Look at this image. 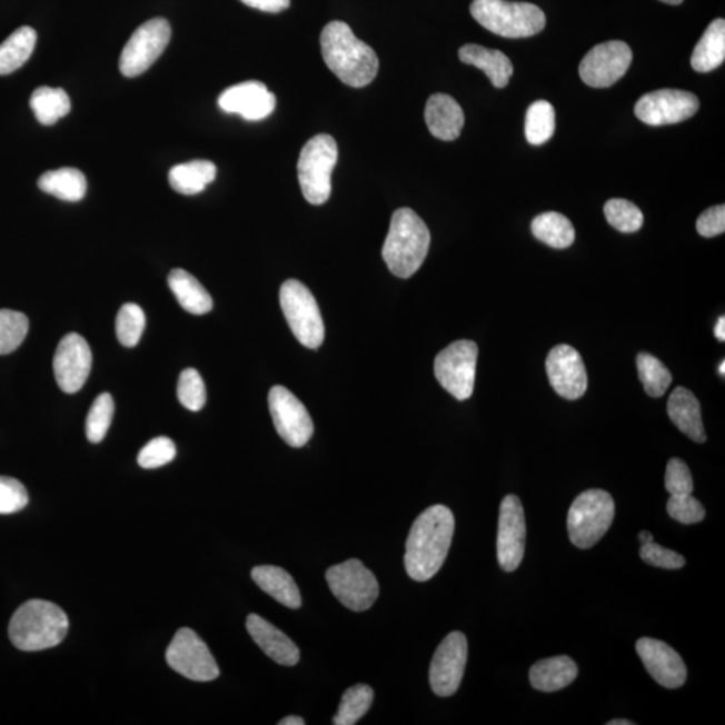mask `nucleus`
<instances>
[{
    "mask_svg": "<svg viewBox=\"0 0 725 725\" xmlns=\"http://www.w3.org/2000/svg\"><path fill=\"white\" fill-rule=\"evenodd\" d=\"M640 559L647 565L666 568L678 569L685 566V558L672 549L659 546L655 540L646 544H640L639 549Z\"/></svg>",
    "mask_w": 725,
    "mask_h": 725,
    "instance_id": "nucleus-47",
    "label": "nucleus"
},
{
    "mask_svg": "<svg viewBox=\"0 0 725 725\" xmlns=\"http://www.w3.org/2000/svg\"><path fill=\"white\" fill-rule=\"evenodd\" d=\"M171 40V26L165 18H155L136 30L120 56L122 76L132 79L157 62Z\"/></svg>",
    "mask_w": 725,
    "mask_h": 725,
    "instance_id": "nucleus-11",
    "label": "nucleus"
},
{
    "mask_svg": "<svg viewBox=\"0 0 725 725\" xmlns=\"http://www.w3.org/2000/svg\"><path fill=\"white\" fill-rule=\"evenodd\" d=\"M459 60L471 64L488 76L491 86L503 89L514 75V64L500 50L487 49L480 44H465L458 51Z\"/></svg>",
    "mask_w": 725,
    "mask_h": 725,
    "instance_id": "nucleus-25",
    "label": "nucleus"
},
{
    "mask_svg": "<svg viewBox=\"0 0 725 725\" xmlns=\"http://www.w3.org/2000/svg\"><path fill=\"white\" fill-rule=\"evenodd\" d=\"M607 222L620 232H636L644 225V213L639 207L626 199H610L605 205Z\"/></svg>",
    "mask_w": 725,
    "mask_h": 725,
    "instance_id": "nucleus-41",
    "label": "nucleus"
},
{
    "mask_svg": "<svg viewBox=\"0 0 725 725\" xmlns=\"http://www.w3.org/2000/svg\"><path fill=\"white\" fill-rule=\"evenodd\" d=\"M478 347L470 340H457L443 349L434 361L436 378L458 400L471 397L475 390Z\"/></svg>",
    "mask_w": 725,
    "mask_h": 725,
    "instance_id": "nucleus-9",
    "label": "nucleus"
},
{
    "mask_svg": "<svg viewBox=\"0 0 725 725\" xmlns=\"http://www.w3.org/2000/svg\"><path fill=\"white\" fill-rule=\"evenodd\" d=\"M633 722L623 721V718H615V721L608 722L607 725H633Z\"/></svg>",
    "mask_w": 725,
    "mask_h": 725,
    "instance_id": "nucleus-53",
    "label": "nucleus"
},
{
    "mask_svg": "<svg viewBox=\"0 0 725 725\" xmlns=\"http://www.w3.org/2000/svg\"><path fill=\"white\" fill-rule=\"evenodd\" d=\"M218 106L226 113L239 115L248 121L267 119L276 109V96L260 81H246L226 89Z\"/></svg>",
    "mask_w": 725,
    "mask_h": 725,
    "instance_id": "nucleus-20",
    "label": "nucleus"
},
{
    "mask_svg": "<svg viewBox=\"0 0 725 725\" xmlns=\"http://www.w3.org/2000/svg\"><path fill=\"white\" fill-rule=\"evenodd\" d=\"M246 627L265 655L277 664L294 666L300 662V650L294 640L260 615L250 614L246 619Z\"/></svg>",
    "mask_w": 725,
    "mask_h": 725,
    "instance_id": "nucleus-22",
    "label": "nucleus"
},
{
    "mask_svg": "<svg viewBox=\"0 0 725 725\" xmlns=\"http://www.w3.org/2000/svg\"><path fill=\"white\" fill-rule=\"evenodd\" d=\"M527 526L520 498L504 497L498 516L497 558L504 572L519 568L526 552Z\"/></svg>",
    "mask_w": 725,
    "mask_h": 725,
    "instance_id": "nucleus-16",
    "label": "nucleus"
},
{
    "mask_svg": "<svg viewBox=\"0 0 725 725\" xmlns=\"http://www.w3.org/2000/svg\"><path fill=\"white\" fill-rule=\"evenodd\" d=\"M430 241V231L423 218L404 207L393 213L381 256L394 276L410 278L423 267Z\"/></svg>",
    "mask_w": 725,
    "mask_h": 725,
    "instance_id": "nucleus-3",
    "label": "nucleus"
},
{
    "mask_svg": "<svg viewBox=\"0 0 725 725\" xmlns=\"http://www.w3.org/2000/svg\"><path fill=\"white\" fill-rule=\"evenodd\" d=\"M666 509L673 520L682 524H697L705 517L703 504L692 495L671 496Z\"/></svg>",
    "mask_w": 725,
    "mask_h": 725,
    "instance_id": "nucleus-45",
    "label": "nucleus"
},
{
    "mask_svg": "<svg viewBox=\"0 0 725 725\" xmlns=\"http://www.w3.org/2000/svg\"><path fill=\"white\" fill-rule=\"evenodd\" d=\"M329 588L342 605L354 612H366L379 597L375 575L358 559L332 566L326 574Z\"/></svg>",
    "mask_w": 725,
    "mask_h": 725,
    "instance_id": "nucleus-10",
    "label": "nucleus"
},
{
    "mask_svg": "<svg viewBox=\"0 0 725 725\" xmlns=\"http://www.w3.org/2000/svg\"><path fill=\"white\" fill-rule=\"evenodd\" d=\"M665 488L672 496L692 495L694 478L683 459L672 458L666 466Z\"/></svg>",
    "mask_w": 725,
    "mask_h": 725,
    "instance_id": "nucleus-46",
    "label": "nucleus"
},
{
    "mask_svg": "<svg viewBox=\"0 0 725 725\" xmlns=\"http://www.w3.org/2000/svg\"><path fill=\"white\" fill-rule=\"evenodd\" d=\"M718 373H721L722 377L724 378L725 375V361H722L721 367H718Z\"/></svg>",
    "mask_w": 725,
    "mask_h": 725,
    "instance_id": "nucleus-55",
    "label": "nucleus"
},
{
    "mask_svg": "<svg viewBox=\"0 0 725 725\" xmlns=\"http://www.w3.org/2000/svg\"><path fill=\"white\" fill-rule=\"evenodd\" d=\"M28 503V490L21 481L11 477H0V515L17 514Z\"/></svg>",
    "mask_w": 725,
    "mask_h": 725,
    "instance_id": "nucleus-44",
    "label": "nucleus"
},
{
    "mask_svg": "<svg viewBox=\"0 0 725 725\" xmlns=\"http://www.w3.org/2000/svg\"><path fill=\"white\" fill-rule=\"evenodd\" d=\"M278 724H280V725H304V724H306V722H304L302 718L299 717V716H288V717L282 718V721L280 723H278Z\"/></svg>",
    "mask_w": 725,
    "mask_h": 725,
    "instance_id": "nucleus-51",
    "label": "nucleus"
},
{
    "mask_svg": "<svg viewBox=\"0 0 725 725\" xmlns=\"http://www.w3.org/2000/svg\"><path fill=\"white\" fill-rule=\"evenodd\" d=\"M37 32L30 26H22L0 44V76L14 73L22 68L36 49Z\"/></svg>",
    "mask_w": 725,
    "mask_h": 725,
    "instance_id": "nucleus-32",
    "label": "nucleus"
},
{
    "mask_svg": "<svg viewBox=\"0 0 725 725\" xmlns=\"http://www.w3.org/2000/svg\"><path fill=\"white\" fill-rule=\"evenodd\" d=\"M470 12L484 29L504 38L533 37L546 28V16L533 3L474 0Z\"/></svg>",
    "mask_w": 725,
    "mask_h": 725,
    "instance_id": "nucleus-5",
    "label": "nucleus"
},
{
    "mask_svg": "<svg viewBox=\"0 0 725 725\" xmlns=\"http://www.w3.org/2000/svg\"><path fill=\"white\" fill-rule=\"evenodd\" d=\"M68 630L69 619L61 607L31 599L12 615L9 636L19 650L40 652L60 645Z\"/></svg>",
    "mask_w": 725,
    "mask_h": 725,
    "instance_id": "nucleus-4",
    "label": "nucleus"
},
{
    "mask_svg": "<svg viewBox=\"0 0 725 725\" xmlns=\"http://www.w3.org/2000/svg\"><path fill=\"white\" fill-rule=\"evenodd\" d=\"M217 177V167L209 160H192L171 168L168 180L181 196H197Z\"/></svg>",
    "mask_w": 725,
    "mask_h": 725,
    "instance_id": "nucleus-30",
    "label": "nucleus"
},
{
    "mask_svg": "<svg viewBox=\"0 0 725 725\" xmlns=\"http://www.w3.org/2000/svg\"><path fill=\"white\" fill-rule=\"evenodd\" d=\"M338 158V142L331 135H316L302 147L297 173L302 196L310 205H324L331 197V178Z\"/></svg>",
    "mask_w": 725,
    "mask_h": 725,
    "instance_id": "nucleus-6",
    "label": "nucleus"
},
{
    "mask_svg": "<svg viewBox=\"0 0 725 725\" xmlns=\"http://www.w3.org/2000/svg\"><path fill=\"white\" fill-rule=\"evenodd\" d=\"M455 516L445 505H433L417 517L406 542L405 567L410 578L426 582L441 569L455 535Z\"/></svg>",
    "mask_w": 725,
    "mask_h": 725,
    "instance_id": "nucleus-1",
    "label": "nucleus"
},
{
    "mask_svg": "<svg viewBox=\"0 0 725 725\" xmlns=\"http://www.w3.org/2000/svg\"><path fill=\"white\" fill-rule=\"evenodd\" d=\"M38 187L49 196L64 200V202H80L88 190L86 175L71 167L44 172L38 179Z\"/></svg>",
    "mask_w": 725,
    "mask_h": 725,
    "instance_id": "nucleus-29",
    "label": "nucleus"
},
{
    "mask_svg": "<svg viewBox=\"0 0 725 725\" xmlns=\"http://www.w3.org/2000/svg\"><path fill=\"white\" fill-rule=\"evenodd\" d=\"M668 414L672 423L688 436L692 441L704 444L707 441L705 434L701 404L695 394L685 387H677L668 400Z\"/></svg>",
    "mask_w": 725,
    "mask_h": 725,
    "instance_id": "nucleus-24",
    "label": "nucleus"
},
{
    "mask_svg": "<svg viewBox=\"0 0 725 725\" xmlns=\"http://www.w3.org/2000/svg\"><path fill=\"white\" fill-rule=\"evenodd\" d=\"M615 504L610 494L602 489L584 491L568 510L569 539L582 549L592 548L612 527Z\"/></svg>",
    "mask_w": 725,
    "mask_h": 725,
    "instance_id": "nucleus-7",
    "label": "nucleus"
},
{
    "mask_svg": "<svg viewBox=\"0 0 725 725\" xmlns=\"http://www.w3.org/2000/svg\"><path fill=\"white\" fill-rule=\"evenodd\" d=\"M426 126L434 138L453 141L461 135L465 115L461 106L449 95H433L426 102Z\"/></svg>",
    "mask_w": 725,
    "mask_h": 725,
    "instance_id": "nucleus-23",
    "label": "nucleus"
},
{
    "mask_svg": "<svg viewBox=\"0 0 725 725\" xmlns=\"http://www.w3.org/2000/svg\"><path fill=\"white\" fill-rule=\"evenodd\" d=\"M466 662H468V640L461 632H453L437 647L430 665V685L439 697L455 695L461 685Z\"/></svg>",
    "mask_w": 725,
    "mask_h": 725,
    "instance_id": "nucleus-17",
    "label": "nucleus"
},
{
    "mask_svg": "<svg viewBox=\"0 0 725 725\" xmlns=\"http://www.w3.org/2000/svg\"><path fill=\"white\" fill-rule=\"evenodd\" d=\"M374 703V691L368 685H355L341 697L338 714L334 717L335 725H354L365 716Z\"/></svg>",
    "mask_w": 725,
    "mask_h": 725,
    "instance_id": "nucleus-36",
    "label": "nucleus"
},
{
    "mask_svg": "<svg viewBox=\"0 0 725 725\" xmlns=\"http://www.w3.org/2000/svg\"><path fill=\"white\" fill-rule=\"evenodd\" d=\"M166 662L175 672L192 682H212L219 676L218 664L209 647L189 627L175 634L166 652Z\"/></svg>",
    "mask_w": 725,
    "mask_h": 725,
    "instance_id": "nucleus-12",
    "label": "nucleus"
},
{
    "mask_svg": "<svg viewBox=\"0 0 725 725\" xmlns=\"http://www.w3.org/2000/svg\"><path fill=\"white\" fill-rule=\"evenodd\" d=\"M698 235L712 238L723 235L725 231V206H715L705 210L696 222Z\"/></svg>",
    "mask_w": 725,
    "mask_h": 725,
    "instance_id": "nucleus-48",
    "label": "nucleus"
},
{
    "mask_svg": "<svg viewBox=\"0 0 725 725\" xmlns=\"http://www.w3.org/2000/svg\"><path fill=\"white\" fill-rule=\"evenodd\" d=\"M251 578L262 592L289 608L301 606V594L292 575L277 566H258L252 568Z\"/></svg>",
    "mask_w": 725,
    "mask_h": 725,
    "instance_id": "nucleus-27",
    "label": "nucleus"
},
{
    "mask_svg": "<svg viewBox=\"0 0 725 725\" xmlns=\"http://www.w3.org/2000/svg\"><path fill=\"white\" fill-rule=\"evenodd\" d=\"M662 2L676 6L683 3V0H662Z\"/></svg>",
    "mask_w": 725,
    "mask_h": 725,
    "instance_id": "nucleus-54",
    "label": "nucleus"
},
{
    "mask_svg": "<svg viewBox=\"0 0 725 725\" xmlns=\"http://www.w3.org/2000/svg\"><path fill=\"white\" fill-rule=\"evenodd\" d=\"M636 649L649 675L664 688L676 689L686 682V666L682 656L668 644L655 638H640Z\"/></svg>",
    "mask_w": 725,
    "mask_h": 725,
    "instance_id": "nucleus-21",
    "label": "nucleus"
},
{
    "mask_svg": "<svg viewBox=\"0 0 725 725\" xmlns=\"http://www.w3.org/2000/svg\"><path fill=\"white\" fill-rule=\"evenodd\" d=\"M241 2L251 9L270 12V14L285 11L290 6V0H241Z\"/></svg>",
    "mask_w": 725,
    "mask_h": 725,
    "instance_id": "nucleus-49",
    "label": "nucleus"
},
{
    "mask_svg": "<svg viewBox=\"0 0 725 725\" xmlns=\"http://www.w3.org/2000/svg\"><path fill=\"white\" fill-rule=\"evenodd\" d=\"M30 108L42 126H53L70 112L71 102L63 89L41 87L31 95Z\"/></svg>",
    "mask_w": 725,
    "mask_h": 725,
    "instance_id": "nucleus-34",
    "label": "nucleus"
},
{
    "mask_svg": "<svg viewBox=\"0 0 725 725\" xmlns=\"http://www.w3.org/2000/svg\"><path fill=\"white\" fill-rule=\"evenodd\" d=\"M177 456V446L167 437L153 438L142 448L138 456L141 468L157 469L170 464Z\"/></svg>",
    "mask_w": 725,
    "mask_h": 725,
    "instance_id": "nucleus-43",
    "label": "nucleus"
},
{
    "mask_svg": "<svg viewBox=\"0 0 725 725\" xmlns=\"http://www.w3.org/2000/svg\"><path fill=\"white\" fill-rule=\"evenodd\" d=\"M178 399L187 410L199 411L203 409L207 399L206 386L200 374L193 368H187L180 374Z\"/></svg>",
    "mask_w": 725,
    "mask_h": 725,
    "instance_id": "nucleus-42",
    "label": "nucleus"
},
{
    "mask_svg": "<svg viewBox=\"0 0 725 725\" xmlns=\"http://www.w3.org/2000/svg\"><path fill=\"white\" fill-rule=\"evenodd\" d=\"M269 410L277 433L292 448H302L314 436V423L307 407L288 388H271Z\"/></svg>",
    "mask_w": 725,
    "mask_h": 725,
    "instance_id": "nucleus-14",
    "label": "nucleus"
},
{
    "mask_svg": "<svg viewBox=\"0 0 725 725\" xmlns=\"http://www.w3.org/2000/svg\"><path fill=\"white\" fill-rule=\"evenodd\" d=\"M146 328V315L138 304H126L116 319V335L122 346L132 348L139 345Z\"/></svg>",
    "mask_w": 725,
    "mask_h": 725,
    "instance_id": "nucleus-39",
    "label": "nucleus"
},
{
    "mask_svg": "<svg viewBox=\"0 0 725 725\" xmlns=\"http://www.w3.org/2000/svg\"><path fill=\"white\" fill-rule=\"evenodd\" d=\"M530 229L539 241L555 249L569 248L575 241V229L572 221L559 212L540 213L534 219Z\"/></svg>",
    "mask_w": 725,
    "mask_h": 725,
    "instance_id": "nucleus-33",
    "label": "nucleus"
},
{
    "mask_svg": "<svg viewBox=\"0 0 725 725\" xmlns=\"http://www.w3.org/2000/svg\"><path fill=\"white\" fill-rule=\"evenodd\" d=\"M715 336L721 341L725 340V319H724V316H722L721 319L717 320L716 328H715Z\"/></svg>",
    "mask_w": 725,
    "mask_h": 725,
    "instance_id": "nucleus-50",
    "label": "nucleus"
},
{
    "mask_svg": "<svg viewBox=\"0 0 725 725\" xmlns=\"http://www.w3.org/2000/svg\"><path fill=\"white\" fill-rule=\"evenodd\" d=\"M546 368L554 390L562 398L575 400L584 397L588 387L587 370L584 359L574 347H554L547 356Z\"/></svg>",
    "mask_w": 725,
    "mask_h": 725,
    "instance_id": "nucleus-19",
    "label": "nucleus"
},
{
    "mask_svg": "<svg viewBox=\"0 0 725 725\" xmlns=\"http://www.w3.org/2000/svg\"><path fill=\"white\" fill-rule=\"evenodd\" d=\"M320 44L328 69L346 86L365 88L377 79V53L360 41L347 23H328L321 32Z\"/></svg>",
    "mask_w": 725,
    "mask_h": 725,
    "instance_id": "nucleus-2",
    "label": "nucleus"
},
{
    "mask_svg": "<svg viewBox=\"0 0 725 725\" xmlns=\"http://www.w3.org/2000/svg\"><path fill=\"white\" fill-rule=\"evenodd\" d=\"M115 403L111 394L103 393L96 398L87 418V437L90 443L99 444L106 438L111 427Z\"/></svg>",
    "mask_w": 725,
    "mask_h": 725,
    "instance_id": "nucleus-40",
    "label": "nucleus"
},
{
    "mask_svg": "<svg viewBox=\"0 0 725 725\" xmlns=\"http://www.w3.org/2000/svg\"><path fill=\"white\" fill-rule=\"evenodd\" d=\"M29 332L26 315L11 309H0V355L14 352Z\"/></svg>",
    "mask_w": 725,
    "mask_h": 725,
    "instance_id": "nucleus-38",
    "label": "nucleus"
},
{
    "mask_svg": "<svg viewBox=\"0 0 725 725\" xmlns=\"http://www.w3.org/2000/svg\"><path fill=\"white\" fill-rule=\"evenodd\" d=\"M168 287L180 307L192 315H206L212 309V299L196 277L183 269H173L167 278Z\"/></svg>",
    "mask_w": 725,
    "mask_h": 725,
    "instance_id": "nucleus-28",
    "label": "nucleus"
},
{
    "mask_svg": "<svg viewBox=\"0 0 725 725\" xmlns=\"http://www.w3.org/2000/svg\"><path fill=\"white\" fill-rule=\"evenodd\" d=\"M632 61L629 44L623 41L600 43L582 60L579 76L588 87L608 88L623 79Z\"/></svg>",
    "mask_w": 725,
    "mask_h": 725,
    "instance_id": "nucleus-15",
    "label": "nucleus"
},
{
    "mask_svg": "<svg viewBox=\"0 0 725 725\" xmlns=\"http://www.w3.org/2000/svg\"><path fill=\"white\" fill-rule=\"evenodd\" d=\"M637 368L644 390L652 398H662L672 384V374L662 360L650 354L637 356Z\"/></svg>",
    "mask_w": 725,
    "mask_h": 725,
    "instance_id": "nucleus-37",
    "label": "nucleus"
},
{
    "mask_svg": "<svg viewBox=\"0 0 725 725\" xmlns=\"http://www.w3.org/2000/svg\"><path fill=\"white\" fill-rule=\"evenodd\" d=\"M639 542L640 544H646L653 542V535L650 533H647V530H643V533H639Z\"/></svg>",
    "mask_w": 725,
    "mask_h": 725,
    "instance_id": "nucleus-52",
    "label": "nucleus"
},
{
    "mask_svg": "<svg viewBox=\"0 0 725 725\" xmlns=\"http://www.w3.org/2000/svg\"><path fill=\"white\" fill-rule=\"evenodd\" d=\"M93 355L79 334H69L60 341L53 360L54 377L63 393L80 391L92 370Z\"/></svg>",
    "mask_w": 725,
    "mask_h": 725,
    "instance_id": "nucleus-18",
    "label": "nucleus"
},
{
    "mask_svg": "<svg viewBox=\"0 0 725 725\" xmlns=\"http://www.w3.org/2000/svg\"><path fill=\"white\" fill-rule=\"evenodd\" d=\"M578 676V665L567 656H556L537 662L529 671L530 684L542 692L566 688Z\"/></svg>",
    "mask_w": 725,
    "mask_h": 725,
    "instance_id": "nucleus-26",
    "label": "nucleus"
},
{
    "mask_svg": "<svg viewBox=\"0 0 725 725\" xmlns=\"http://www.w3.org/2000/svg\"><path fill=\"white\" fill-rule=\"evenodd\" d=\"M280 302L296 339L309 349L319 348L326 338V328L312 292L302 282L288 280L282 284Z\"/></svg>",
    "mask_w": 725,
    "mask_h": 725,
    "instance_id": "nucleus-8",
    "label": "nucleus"
},
{
    "mask_svg": "<svg viewBox=\"0 0 725 725\" xmlns=\"http://www.w3.org/2000/svg\"><path fill=\"white\" fill-rule=\"evenodd\" d=\"M725 60V21L716 19L696 44L691 64L698 73H708L722 67Z\"/></svg>",
    "mask_w": 725,
    "mask_h": 725,
    "instance_id": "nucleus-31",
    "label": "nucleus"
},
{
    "mask_svg": "<svg viewBox=\"0 0 725 725\" xmlns=\"http://www.w3.org/2000/svg\"><path fill=\"white\" fill-rule=\"evenodd\" d=\"M698 108L701 102L694 93L678 89H662L640 97L634 113L647 126L662 127L691 119Z\"/></svg>",
    "mask_w": 725,
    "mask_h": 725,
    "instance_id": "nucleus-13",
    "label": "nucleus"
},
{
    "mask_svg": "<svg viewBox=\"0 0 725 725\" xmlns=\"http://www.w3.org/2000/svg\"><path fill=\"white\" fill-rule=\"evenodd\" d=\"M556 128L555 109L548 101H535L526 115V138L529 145L542 146L553 138Z\"/></svg>",
    "mask_w": 725,
    "mask_h": 725,
    "instance_id": "nucleus-35",
    "label": "nucleus"
}]
</instances>
